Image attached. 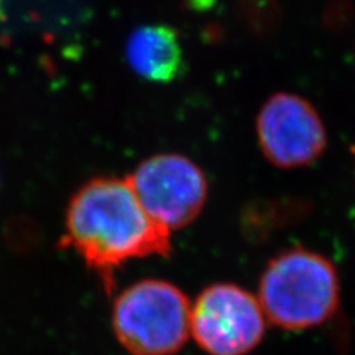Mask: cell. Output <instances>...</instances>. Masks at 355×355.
I'll list each match as a JSON object with an SVG mask.
<instances>
[{
	"label": "cell",
	"mask_w": 355,
	"mask_h": 355,
	"mask_svg": "<svg viewBox=\"0 0 355 355\" xmlns=\"http://www.w3.org/2000/svg\"><path fill=\"white\" fill-rule=\"evenodd\" d=\"M64 224L60 248L79 254L107 293L126 262L172 252L171 231L146 212L128 176H96L85 182L70 198Z\"/></svg>",
	"instance_id": "obj_1"
},
{
	"label": "cell",
	"mask_w": 355,
	"mask_h": 355,
	"mask_svg": "<svg viewBox=\"0 0 355 355\" xmlns=\"http://www.w3.org/2000/svg\"><path fill=\"white\" fill-rule=\"evenodd\" d=\"M258 299L266 321L275 327L313 329L327 323L339 309L340 279L324 254L297 246L266 263Z\"/></svg>",
	"instance_id": "obj_2"
},
{
	"label": "cell",
	"mask_w": 355,
	"mask_h": 355,
	"mask_svg": "<svg viewBox=\"0 0 355 355\" xmlns=\"http://www.w3.org/2000/svg\"><path fill=\"white\" fill-rule=\"evenodd\" d=\"M191 304L180 287L160 279L130 284L114 299L111 323L132 355H173L187 343Z\"/></svg>",
	"instance_id": "obj_3"
},
{
	"label": "cell",
	"mask_w": 355,
	"mask_h": 355,
	"mask_svg": "<svg viewBox=\"0 0 355 355\" xmlns=\"http://www.w3.org/2000/svg\"><path fill=\"white\" fill-rule=\"evenodd\" d=\"M265 331L259 299L237 284L207 286L191 305L190 333L209 355H246L262 342Z\"/></svg>",
	"instance_id": "obj_4"
},
{
	"label": "cell",
	"mask_w": 355,
	"mask_h": 355,
	"mask_svg": "<svg viewBox=\"0 0 355 355\" xmlns=\"http://www.w3.org/2000/svg\"><path fill=\"white\" fill-rule=\"evenodd\" d=\"M128 180L146 212L171 232L190 225L207 202L205 172L182 154L153 155Z\"/></svg>",
	"instance_id": "obj_5"
},
{
	"label": "cell",
	"mask_w": 355,
	"mask_h": 355,
	"mask_svg": "<svg viewBox=\"0 0 355 355\" xmlns=\"http://www.w3.org/2000/svg\"><path fill=\"white\" fill-rule=\"evenodd\" d=\"M263 157L279 169H301L327 148V130L315 107L301 95L280 92L266 99L257 117Z\"/></svg>",
	"instance_id": "obj_6"
},
{
	"label": "cell",
	"mask_w": 355,
	"mask_h": 355,
	"mask_svg": "<svg viewBox=\"0 0 355 355\" xmlns=\"http://www.w3.org/2000/svg\"><path fill=\"white\" fill-rule=\"evenodd\" d=\"M130 69L144 80L171 83L185 73L187 64L178 33L168 26H142L126 43Z\"/></svg>",
	"instance_id": "obj_7"
},
{
	"label": "cell",
	"mask_w": 355,
	"mask_h": 355,
	"mask_svg": "<svg viewBox=\"0 0 355 355\" xmlns=\"http://www.w3.org/2000/svg\"><path fill=\"white\" fill-rule=\"evenodd\" d=\"M308 212V205L297 200H261L253 202L241 212V230L248 240L262 243L272 232L297 220Z\"/></svg>",
	"instance_id": "obj_8"
},
{
	"label": "cell",
	"mask_w": 355,
	"mask_h": 355,
	"mask_svg": "<svg viewBox=\"0 0 355 355\" xmlns=\"http://www.w3.org/2000/svg\"><path fill=\"white\" fill-rule=\"evenodd\" d=\"M5 241L10 250L27 254L40 248L43 236L35 219L28 216H12L3 230Z\"/></svg>",
	"instance_id": "obj_9"
},
{
	"label": "cell",
	"mask_w": 355,
	"mask_h": 355,
	"mask_svg": "<svg viewBox=\"0 0 355 355\" xmlns=\"http://www.w3.org/2000/svg\"><path fill=\"white\" fill-rule=\"evenodd\" d=\"M2 5H3V0H0V17H2V12H3V9H2L3 6Z\"/></svg>",
	"instance_id": "obj_10"
},
{
	"label": "cell",
	"mask_w": 355,
	"mask_h": 355,
	"mask_svg": "<svg viewBox=\"0 0 355 355\" xmlns=\"http://www.w3.org/2000/svg\"><path fill=\"white\" fill-rule=\"evenodd\" d=\"M351 153H352V155H354V159H355V146H352V147H351Z\"/></svg>",
	"instance_id": "obj_11"
}]
</instances>
